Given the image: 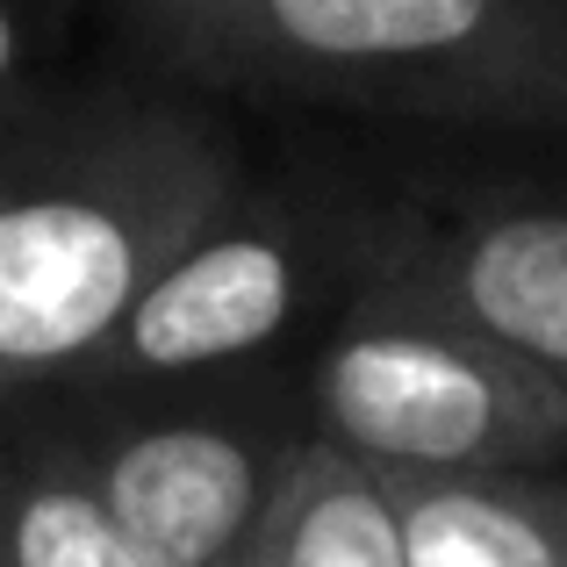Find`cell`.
Returning <instances> with one entry per match:
<instances>
[{"instance_id":"3","label":"cell","mask_w":567,"mask_h":567,"mask_svg":"<svg viewBox=\"0 0 567 567\" xmlns=\"http://www.w3.org/2000/svg\"><path fill=\"white\" fill-rule=\"evenodd\" d=\"M302 410L381 474L554 467L567 453V381L388 274H360L338 302Z\"/></svg>"},{"instance_id":"9","label":"cell","mask_w":567,"mask_h":567,"mask_svg":"<svg viewBox=\"0 0 567 567\" xmlns=\"http://www.w3.org/2000/svg\"><path fill=\"white\" fill-rule=\"evenodd\" d=\"M0 567H144L86 467L29 402H0Z\"/></svg>"},{"instance_id":"1","label":"cell","mask_w":567,"mask_h":567,"mask_svg":"<svg viewBox=\"0 0 567 567\" xmlns=\"http://www.w3.org/2000/svg\"><path fill=\"white\" fill-rule=\"evenodd\" d=\"M237 187V137L173 86L37 80L0 101V402L65 388Z\"/></svg>"},{"instance_id":"7","label":"cell","mask_w":567,"mask_h":567,"mask_svg":"<svg viewBox=\"0 0 567 567\" xmlns=\"http://www.w3.org/2000/svg\"><path fill=\"white\" fill-rule=\"evenodd\" d=\"M216 567H410L381 467L309 431Z\"/></svg>"},{"instance_id":"10","label":"cell","mask_w":567,"mask_h":567,"mask_svg":"<svg viewBox=\"0 0 567 567\" xmlns=\"http://www.w3.org/2000/svg\"><path fill=\"white\" fill-rule=\"evenodd\" d=\"M72 29V0H0V101L51 72Z\"/></svg>"},{"instance_id":"8","label":"cell","mask_w":567,"mask_h":567,"mask_svg":"<svg viewBox=\"0 0 567 567\" xmlns=\"http://www.w3.org/2000/svg\"><path fill=\"white\" fill-rule=\"evenodd\" d=\"M410 567H567V482L546 467L381 474Z\"/></svg>"},{"instance_id":"4","label":"cell","mask_w":567,"mask_h":567,"mask_svg":"<svg viewBox=\"0 0 567 567\" xmlns=\"http://www.w3.org/2000/svg\"><path fill=\"white\" fill-rule=\"evenodd\" d=\"M374 216L309 187H237L223 216L158 266L115 331L86 352L65 388H152L230 374L251 352L280 346L323 302H346L367 266ZM58 395V388H51Z\"/></svg>"},{"instance_id":"5","label":"cell","mask_w":567,"mask_h":567,"mask_svg":"<svg viewBox=\"0 0 567 567\" xmlns=\"http://www.w3.org/2000/svg\"><path fill=\"white\" fill-rule=\"evenodd\" d=\"M29 410L86 467L144 567H216L309 439V424L266 395H216V374L58 388Z\"/></svg>"},{"instance_id":"6","label":"cell","mask_w":567,"mask_h":567,"mask_svg":"<svg viewBox=\"0 0 567 567\" xmlns=\"http://www.w3.org/2000/svg\"><path fill=\"white\" fill-rule=\"evenodd\" d=\"M360 274L439 295L567 381V202L381 208Z\"/></svg>"},{"instance_id":"2","label":"cell","mask_w":567,"mask_h":567,"mask_svg":"<svg viewBox=\"0 0 567 567\" xmlns=\"http://www.w3.org/2000/svg\"><path fill=\"white\" fill-rule=\"evenodd\" d=\"M123 29L202 94L567 137V0H123Z\"/></svg>"}]
</instances>
